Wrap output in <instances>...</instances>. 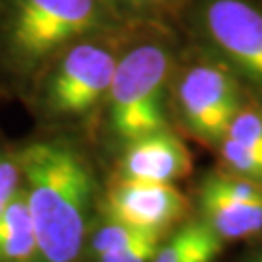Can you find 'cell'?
Wrapping results in <instances>:
<instances>
[{
    "instance_id": "cell-1",
    "label": "cell",
    "mask_w": 262,
    "mask_h": 262,
    "mask_svg": "<svg viewBox=\"0 0 262 262\" xmlns=\"http://www.w3.org/2000/svg\"><path fill=\"white\" fill-rule=\"evenodd\" d=\"M18 165L43 262H76L84 247L94 177L82 156L62 142H35Z\"/></svg>"
},
{
    "instance_id": "cell-2",
    "label": "cell",
    "mask_w": 262,
    "mask_h": 262,
    "mask_svg": "<svg viewBox=\"0 0 262 262\" xmlns=\"http://www.w3.org/2000/svg\"><path fill=\"white\" fill-rule=\"evenodd\" d=\"M121 16L111 0H0V53L33 70L76 41L117 29Z\"/></svg>"
},
{
    "instance_id": "cell-3",
    "label": "cell",
    "mask_w": 262,
    "mask_h": 262,
    "mask_svg": "<svg viewBox=\"0 0 262 262\" xmlns=\"http://www.w3.org/2000/svg\"><path fill=\"white\" fill-rule=\"evenodd\" d=\"M173 53L159 37H148L119 55L109 90V119L115 134L132 142L167 128L165 85Z\"/></svg>"
},
{
    "instance_id": "cell-4",
    "label": "cell",
    "mask_w": 262,
    "mask_h": 262,
    "mask_svg": "<svg viewBox=\"0 0 262 262\" xmlns=\"http://www.w3.org/2000/svg\"><path fill=\"white\" fill-rule=\"evenodd\" d=\"M200 35L227 64L262 90V8L251 0H200Z\"/></svg>"
},
{
    "instance_id": "cell-5",
    "label": "cell",
    "mask_w": 262,
    "mask_h": 262,
    "mask_svg": "<svg viewBox=\"0 0 262 262\" xmlns=\"http://www.w3.org/2000/svg\"><path fill=\"white\" fill-rule=\"evenodd\" d=\"M107 33L109 31L76 41L56 56L49 82V101L55 111L82 115L109 94L119 55L103 39Z\"/></svg>"
},
{
    "instance_id": "cell-6",
    "label": "cell",
    "mask_w": 262,
    "mask_h": 262,
    "mask_svg": "<svg viewBox=\"0 0 262 262\" xmlns=\"http://www.w3.org/2000/svg\"><path fill=\"white\" fill-rule=\"evenodd\" d=\"M179 113L194 136L222 142L239 113V92L233 74L214 60L194 62L181 76L177 85Z\"/></svg>"
},
{
    "instance_id": "cell-7",
    "label": "cell",
    "mask_w": 262,
    "mask_h": 262,
    "mask_svg": "<svg viewBox=\"0 0 262 262\" xmlns=\"http://www.w3.org/2000/svg\"><path fill=\"white\" fill-rule=\"evenodd\" d=\"M187 212V198L171 183L122 179L107 194V214L136 229H165Z\"/></svg>"
},
{
    "instance_id": "cell-8",
    "label": "cell",
    "mask_w": 262,
    "mask_h": 262,
    "mask_svg": "<svg viewBox=\"0 0 262 262\" xmlns=\"http://www.w3.org/2000/svg\"><path fill=\"white\" fill-rule=\"evenodd\" d=\"M192 159L185 142L167 128L150 132L128 142L121 159L122 179L173 183L187 177Z\"/></svg>"
},
{
    "instance_id": "cell-9",
    "label": "cell",
    "mask_w": 262,
    "mask_h": 262,
    "mask_svg": "<svg viewBox=\"0 0 262 262\" xmlns=\"http://www.w3.org/2000/svg\"><path fill=\"white\" fill-rule=\"evenodd\" d=\"M200 204L206 224L222 239H245L262 231V200H237L204 181L200 187Z\"/></svg>"
},
{
    "instance_id": "cell-10",
    "label": "cell",
    "mask_w": 262,
    "mask_h": 262,
    "mask_svg": "<svg viewBox=\"0 0 262 262\" xmlns=\"http://www.w3.org/2000/svg\"><path fill=\"white\" fill-rule=\"evenodd\" d=\"M37 253V237L24 187L0 214V262H29Z\"/></svg>"
},
{
    "instance_id": "cell-11",
    "label": "cell",
    "mask_w": 262,
    "mask_h": 262,
    "mask_svg": "<svg viewBox=\"0 0 262 262\" xmlns=\"http://www.w3.org/2000/svg\"><path fill=\"white\" fill-rule=\"evenodd\" d=\"M224 161L235 171V175L245 179H262V151L247 144L224 136L220 142Z\"/></svg>"
},
{
    "instance_id": "cell-12",
    "label": "cell",
    "mask_w": 262,
    "mask_h": 262,
    "mask_svg": "<svg viewBox=\"0 0 262 262\" xmlns=\"http://www.w3.org/2000/svg\"><path fill=\"white\" fill-rule=\"evenodd\" d=\"M161 233L163 229H146L119 251L101 256L99 262H151L159 249Z\"/></svg>"
},
{
    "instance_id": "cell-13",
    "label": "cell",
    "mask_w": 262,
    "mask_h": 262,
    "mask_svg": "<svg viewBox=\"0 0 262 262\" xmlns=\"http://www.w3.org/2000/svg\"><path fill=\"white\" fill-rule=\"evenodd\" d=\"M142 231L146 229H136V227H128L122 225L119 222H109L107 225H103L92 239V253L95 258H101L105 254L119 251L121 247L128 245L130 241H134Z\"/></svg>"
},
{
    "instance_id": "cell-14",
    "label": "cell",
    "mask_w": 262,
    "mask_h": 262,
    "mask_svg": "<svg viewBox=\"0 0 262 262\" xmlns=\"http://www.w3.org/2000/svg\"><path fill=\"white\" fill-rule=\"evenodd\" d=\"M225 136L262 151V111L239 109Z\"/></svg>"
},
{
    "instance_id": "cell-15",
    "label": "cell",
    "mask_w": 262,
    "mask_h": 262,
    "mask_svg": "<svg viewBox=\"0 0 262 262\" xmlns=\"http://www.w3.org/2000/svg\"><path fill=\"white\" fill-rule=\"evenodd\" d=\"M222 251V237L206 222H196V231L181 262H214Z\"/></svg>"
},
{
    "instance_id": "cell-16",
    "label": "cell",
    "mask_w": 262,
    "mask_h": 262,
    "mask_svg": "<svg viewBox=\"0 0 262 262\" xmlns=\"http://www.w3.org/2000/svg\"><path fill=\"white\" fill-rule=\"evenodd\" d=\"M21 188V169L6 154H0V214Z\"/></svg>"
},
{
    "instance_id": "cell-17",
    "label": "cell",
    "mask_w": 262,
    "mask_h": 262,
    "mask_svg": "<svg viewBox=\"0 0 262 262\" xmlns=\"http://www.w3.org/2000/svg\"><path fill=\"white\" fill-rule=\"evenodd\" d=\"M194 231H196V222L188 224L187 227L179 229L175 237L165 243L163 247H159L154 260L151 262H181L187 254L188 247L192 243V237H194Z\"/></svg>"
},
{
    "instance_id": "cell-18",
    "label": "cell",
    "mask_w": 262,
    "mask_h": 262,
    "mask_svg": "<svg viewBox=\"0 0 262 262\" xmlns=\"http://www.w3.org/2000/svg\"><path fill=\"white\" fill-rule=\"evenodd\" d=\"M132 10H167L175 8L183 0H130Z\"/></svg>"
},
{
    "instance_id": "cell-19",
    "label": "cell",
    "mask_w": 262,
    "mask_h": 262,
    "mask_svg": "<svg viewBox=\"0 0 262 262\" xmlns=\"http://www.w3.org/2000/svg\"><path fill=\"white\" fill-rule=\"evenodd\" d=\"M113 4H115V6H117V8L121 10V12H124V10H128V12H130L132 10V2L130 0H111Z\"/></svg>"
},
{
    "instance_id": "cell-20",
    "label": "cell",
    "mask_w": 262,
    "mask_h": 262,
    "mask_svg": "<svg viewBox=\"0 0 262 262\" xmlns=\"http://www.w3.org/2000/svg\"><path fill=\"white\" fill-rule=\"evenodd\" d=\"M256 262H262V256H260V258H258V260H256Z\"/></svg>"
}]
</instances>
